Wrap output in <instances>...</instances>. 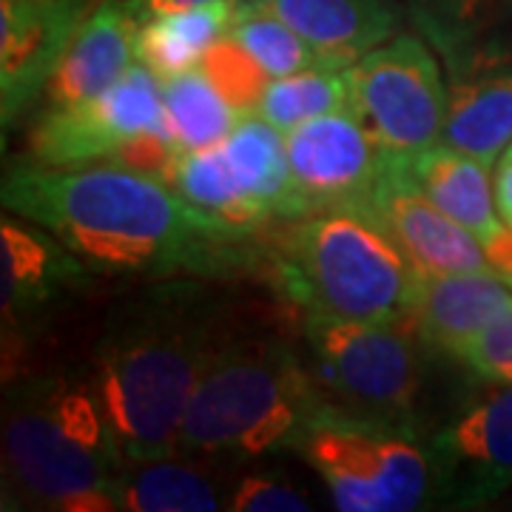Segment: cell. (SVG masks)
Instances as JSON below:
<instances>
[{
  "instance_id": "4316f807",
  "label": "cell",
  "mask_w": 512,
  "mask_h": 512,
  "mask_svg": "<svg viewBox=\"0 0 512 512\" xmlns=\"http://www.w3.org/2000/svg\"><path fill=\"white\" fill-rule=\"evenodd\" d=\"M228 512H305L311 501L299 493L293 484L274 473H234L228 501Z\"/></svg>"
},
{
  "instance_id": "7a4b0ae2",
  "label": "cell",
  "mask_w": 512,
  "mask_h": 512,
  "mask_svg": "<svg viewBox=\"0 0 512 512\" xmlns=\"http://www.w3.org/2000/svg\"><path fill=\"white\" fill-rule=\"evenodd\" d=\"M228 342L217 293L191 279L151 285L106 316L86 370L123 456H177L188 402Z\"/></svg>"
},
{
  "instance_id": "4dcf8cb0",
  "label": "cell",
  "mask_w": 512,
  "mask_h": 512,
  "mask_svg": "<svg viewBox=\"0 0 512 512\" xmlns=\"http://www.w3.org/2000/svg\"><path fill=\"white\" fill-rule=\"evenodd\" d=\"M237 3H256V0H237Z\"/></svg>"
},
{
  "instance_id": "e0dca14e",
  "label": "cell",
  "mask_w": 512,
  "mask_h": 512,
  "mask_svg": "<svg viewBox=\"0 0 512 512\" xmlns=\"http://www.w3.org/2000/svg\"><path fill=\"white\" fill-rule=\"evenodd\" d=\"M507 305L512 291L498 274H419L407 325L427 348L461 359Z\"/></svg>"
},
{
  "instance_id": "52a82bcc",
  "label": "cell",
  "mask_w": 512,
  "mask_h": 512,
  "mask_svg": "<svg viewBox=\"0 0 512 512\" xmlns=\"http://www.w3.org/2000/svg\"><path fill=\"white\" fill-rule=\"evenodd\" d=\"M305 342L328 402L416 430L419 336L407 322L305 316Z\"/></svg>"
},
{
  "instance_id": "7402d4cb",
  "label": "cell",
  "mask_w": 512,
  "mask_h": 512,
  "mask_svg": "<svg viewBox=\"0 0 512 512\" xmlns=\"http://www.w3.org/2000/svg\"><path fill=\"white\" fill-rule=\"evenodd\" d=\"M163 103L174 143L183 154L222 143L242 117L202 66L163 80Z\"/></svg>"
},
{
  "instance_id": "3957f363",
  "label": "cell",
  "mask_w": 512,
  "mask_h": 512,
  "mask_svg": "<svg viewBox=\"0 0 512 512\" xmlns=\"http://www.w3.org/2000/svg\"><path fill=\"white\" fill-rule=\"evenodd\" d=\"M126 456L86 373L6 379L3 476L37 510L117 512Z\"/></svg>"
},
{
  "instance_id": "7c38bea8",
  "label": "cell",
  "mask_w": 512,
  "mask_h": 512,
  "mask_svg": "<svg viewBox=\"0 0 512 512\" xmlns=\"http://www.w3.org/2000/svg\"><path fill=\"white\" fill-rule=\"evenodd\" d=\"M296 220L367 208L382 180L387 157L350 109L330 111L285 134Z\"/></svg>"
},
{
  "instance_id": "9a60e30c",
  "label": "cell",
  "mask_w": 512,
  "mask_h": 512,
  "mask_svg": "<svg viewBox=\"0 0 512 512\" xmlns=\"http://www.w3.org/2000/svg\"><path fill=\"white\" fill-rule=\"evenodd\" d=\"M370 208L419 274H495L484 245L424 194L404 163L387 160Z\"/></svg>"
},
{
  "instance_id": "6da1fadb",
  "label": "cell",
  "mask_w": 512,
  "mask_h": 512,
  "mask_svg": "<svg viewBox=\"0 0 512 512\" xmlns=\"http://www.w3.org/2000/svg\"><path fill=\"white\" fill-rule=\"evenodd\" d=\"M3 208L55 234L100 274H205L239 237L208 220L174 185L126 163H18Z\"/></svg>"
},
{
  "instance_id": "44dd1931",
  "label": "cell",
  "mask_w": 512,
  "mask_h": 512,
  "mask_svg": "<svg viewBox=\"0 0 512 512\" xmlns=\"http://www.w3.org/2000/svg\"><path fill=\"white\" fill-rule=\"evenodd\" d=\"M237 15V0H211L180 12L143 15L137 60L160 80L177 77L200 66L211 46L228 35Z\"/></svg>"
},
{
  "instance_id": "ba28073f",
  "label": "cell",
  "mask_w": 512,
  "mask_h": 512,
  "mask_svg": "<svg viewBox=\"0 0 512 512\" xmlns=\"http://www.w3.org/2000/svg\"><path fill=\"white\" fill-rule=\"evenodd\" d=\"M348 109L387 160L407 163L439 146L447 120V83L430 43L396 35L345 69Z\"/></svg>"
},
{
  "instance_id": "5bb4252c",
  "label": "cell",
  "mask_w": 512,
  "mask_h": 512,
  "mask_svg": "<svg viewBox=\"0 0 512 512\" xmlns=\"http://www.w3.org/2000/svg\"><path fill=\"white\" fill-rule=\"evenodd\" d=\"M441 143L493 165L512 143V46L498 35L447 57Z\"/></svg>"
},
{
  "instance_id": "8fae6325",
  "label": "cell",
  "mask_w": 512,
  "mask_h": 512,
  "mask_svg": "<svg viewBox=\"0 0 512 512\" xmlns=\"http://www.w3.org/2000/svg\"><path fill=\"white\" fill-rule=\"evenodd\" d=\"M433 501L478 510L512 487V384L493 387L424 441Z\"/></svg>"
},
{
  "instance_id": "f546056e",
  "label": "cell",
  "mask_w": 512,
  "mask_h": 512,
  "mask_svg": "<svg viewBox=\"0 0 512 512\" xmlns=\"http://www.w3.org/2000/svg\"><path fill=\"white\" fill-rule=\"evenodd\" d=\"M202 3H211V0H137L143 15H151V12H180V9H191V6H202Z\"/></svg>"
},
{
  "instance_id": "277c9868",
  "label": "cell",
  "mask_w": 512,
  "mask_h": 512,
  "mask_svg": "<svg viewBox=\"0 0 512 512\" xmlns=\"http://www.w3.org/2000/svg\"><path fill=\"white\" fill-rule=\"evenodd\" d=\"M325 402L311 365L285 339H231L188 402L177 453L237 467L265 453L293 450Z\"/></svg>"
},
{
  "instance_id": "cb8c5ba5",
  "label": "cell",
  "mask_w": 512,
  "mask_h": 512,
  "mask_svg": "<svg viewBox=\"0 0 512 512\" xmlns=\"http://www.w3.org/2000/svg\"><path fill=\"white\" fill-rule=\"evenodd\" d=\"M228 37H234L271 80L311 69H333L296 29L256 3H237V15L231 20Z\"/></svg>"
},
{
  "instance_id": "d4e9b609",
  "label": "cell",
  "mask_w": 512,
  "mask_h": 512,
  "mask_svg": "<svg viewBox=\"0 0 512 512\" xmlns=\"http://www.w3.org/2000/svg\"><path fill=\"white\" fill-rule=\"evenodd\" d=\"M339 109H348L345 72L311 69L271 80L265 94L259 97L256 114L282 134H288L291 128Z\"/></svg>"
},
{
  "instance_id": "5b68a950",
  "label": "cell",
  "mask_w": 512,
  "mask_h": 512,
  "mask_svg": "<svg viewBox=\"0 0 512 512\" xmlns=\"http://www.w3.org/2000/svg\"><path fill=\"white\" fill-rule=\"evenodd\" d=\"M276 276L305 316L393 325L407 322L419 271L367 205L291 220Z\"/></svg>"
},
{
  "instance_id": "30bf717a",
  "label": "cell",
  "mask_w": 512,
  "mask_h": 512,
  "mask_svg": "<svg viewBox=\"0 0 512 512\" xmlns=\"http://www.w3.org/2000/svg\"><path fill=\"white\" fill-rule=\"evenodd\" d=\"M92 268L72 254L55 234L35 222L0 220V316L3 362L18 359L29 336L89 285Z\"/></svg>"
},
{
  "instance_id": "484cf974",
  "label": "cell",
  "mask_w": 512,
  "mask_h": 512,
  "mask_svg": "<svg viewBox=\"0 0 512 512\" xmlns=\"http://www.w3.org/2000/svg\"><path fill=\"white\" fill-rule=\"evenodd\" d=\"M200 66L217 83V89L231 100V106L239 114L256 111L259 97L265 94L268 83H271L268 72L239 46L234 37L228 35L222 37L217 46L208 49V55L202 57Z\"/></svg>"
},
{
  "instance_id": "603a6c76",
  "label": "cell",
  "mask_w": 512,
  "mask_h": 512,
  "mask_svg": "<svg viewBox=\"0 0 512 512\" xmlns=\"http://www.w3.org/2000/svg\"><path fill=\"white\" fill-rule=\"evenodd\" d=\"M404 6L421 37L444 60L512 23V0H404Z\"/></svg>"
},
{
  "instance_id": "83f0119b",
  "label": "cell",
  "mask_w": 512,
  "mask_h": 512,
  "mask_svg": "<svg viewBox=\"0 0 512 512\" xmlns=\"http://www.w3.org/2000/svg\"><path fill=\"white\" fill-rule=\"evenodd\" d=\"M461 362L484 382L512 384V305L467 345Z\"/></svg>"
},
{
  "instance_id": "ac0fdd59",
  "label": "cell",
  "mask_w": 512,
  "mask_h": 512,
  "mask_svg": "<svg viewBox=\"0 0 512 512\" xmlns=\"http://www.w3.org/2000/svg\"><path fill=\"white\" fill-rule=\"evenodd\" d=\"M256 6L285 20L339 72L399 35L407 15L399 0H256Z\"/></svg>"
},
{
  "instance_id": "ffe728a7",
  "label": "cell",
  "mask_w": 512,
  "mask_h": 512,
  "mask_svg": "<svg viewBox=\"0 0 512 512\" xmlns=\"http://www.w3.org/2000/svg\"><path fill=\"white\" fill-rule=\"evenodd\" d=\"M404 165L413 174V180L424 188V194L458 225H464L484 248L504 231V220L495 208L487 163L447 143H439Z\"/></svg>"
},
{
  "instance_id": "2e32d148",
  "label": "cell",
  "mask_w": 512,
  "mask_h": 512,
  "mask_svg": "<svg viewBox=\"0 0 512 512\" xmlns=\"http://www.w3.org/2000/svg\"><path fill=\"white\" fill-rule=\"evenodd\" d=\"M143 9L137 0H97L46 86L49 109L92 100L137 63Z\"/></svg>"
},
{
  "instance_id": "9c48e42d",
  "label": "cell",
  "mask_w": 512,
  "mask_h": 512,
  "mask_svg": "<svg viewBox=\"0 0 512 512\" xmlns=\"http://www.w3.org/2000/svg\"><path fill=\"white\" fill-rule=\"evenodd\" d=\"M148 137L174 140L163 103V80L140 60L92 100L46 109L29 137V163H120Z\"/></svg>"
},
{
  "instance_id": "8992f818",
  "label": "cell",
  "mask_w": 512,
  "mask_h": 512,
  "mask_svg": "<svg viewBox=\"0 0 512 512\" xmlns=\"http://www.w3.org/2000/svg\"><path fill=\"white\" fill-rule=\"evenodd\" d=\"M293 450L345 512H410L433 501V470L419 433L325 402Z\"/></svg>"
},
{
  "instance_id": "f1b7e54d",
  "label": "cell",
  "mask_w": 512,
  "mask_h": 512,
  "mask_svg": "<svg viewBox=\"0 0 512 512\" xmlns=\"http://www.w3.org/2000/svg\"><path fill=\"white\" fill-rule=\"evenodd\" d=\"M495 208L501 214L504 225L512 228V143L507 146V151L501 154L498 160V171H495Z\"/></svg>"
},
{
  "instance_id": "4fadbf2b",
  "label": "cell",
  "mask_w": 512,
  "mask_h": 512,
  "mask_svg": "<svg viewBox=\"0 0 512 512\" xmlns=\"http://www.w3.org/2000/svg\"><path fill=\"white\" fill-rule=\"evenodd\" d=\"M97 0H0V111L3 126L46 94L74 35Z\"/></svg>"
},
{
  "instance_id": "d6986e66",
  "label": "cell",
  "mask_w": 512,
  "mask_h": 512,
  "mask_svg": "<svg viewBox=\"0 0 512 512\" xmlns=\"http://www.w3.org/2000/svg\"><path fill=\"white\" fill-rule=\"evenodd\" d=\"M234 467L191 456L126 458L117 501L128 512H214L225 510Z\"/></svg>"
}]
</instances>
